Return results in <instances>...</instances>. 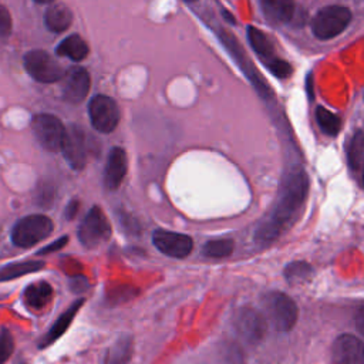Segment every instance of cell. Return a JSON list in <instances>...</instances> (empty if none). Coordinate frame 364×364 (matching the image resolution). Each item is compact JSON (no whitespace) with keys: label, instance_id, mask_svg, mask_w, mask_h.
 Returning a JSON list of instances; mask_svg holds the SVG:
<instances>
[{"label":"cell","instance_id":"1","mask_svg":"<svg viewBox=\"0 0 364 364\" xmlns=\"http://www.w3.org/2000/svg\"><path fill=\"white\" fill-rule=\"evenodd\" d=\"M307 192L309 179L304 169L297 165L287 169L272 210L257 223L255 229L256 245H270L291 226L306 202Z\"/></svg>","mask_w":364,"mask_h":364},{"label":"cell","instance_id":"2","mask_svg":"<svg viewBox=\"0 0 364 364\" xmlns=\"http://www.w3.org/2000/svg\"><path fill=\"white\" fill-rule=\"evenodd\" d=\"M264 318L277 331H290L299 317L296 301L283 291H269L263 296Z\"/></svg>","mask_w":364,"mask_h":364},{"label":"cell","instance_id":"3","mask_svg":"<svg viewBox=\"0 0 364 364\" xmlns=\"http://www.w3.org/2000/svg\"><path fill=\"white\" fill-rule=\"evenodd\" d=\"M54 229L53 220L46 215H28L16 222L11 229V240L16 246L30 247L46 239Z\"/></svg>","mask_w":364,"mask_h":364},{"label":"cell","instance_id":"4","mask_svg":"<svg viewBox=\"0 0 364 364\" xmlns=\"http://www.w3.org/2000/svg\"><path fill=\"white\" fill-rule=\"evenodd\" d=\"M111 232L105 213L98 206H92L78 226V240L85 247L92 249L105 243L111 237Z\"/></svg>","mask_w":364,"mask_h":364},{"label":"cell","instance_id":"5","mask_svg":"<svg viewBox=\"0 0 364 364\" xmlns=\"http://www.w3.org/2000/svg\"><path fill=\"white\" fill-rule=\"evenodd\" d=\"M351 13L343 6H327L313 18L311 28L317 38L328 40L340 34L350 23Z\"/></svg>","mask_w":364,"mask_h":364},{"label":"cell","instance_id":"6","mask_svg":"<svg viewBox=\"0 0 364 364\" xmlns=\"http://www.w3.org/2000/svg\"><path fill=\"white\" fill-rule=\"evenodd\" d=\"M26 71L38 82H55L64 75L60 63L44 50H31L23 58Z\"/></svg>","mask_w":364,"mask_h":364},{"label":"cell","instance_id":"7","mask_svg":"<svg viewBox=\"0 0 364 364\" xmlns=\"http://www.w3.org/2000/svg\"><path fill=\"white\" fill-rule=\"evenodd\" d=\"M233 326L239 337L247 344H259L267 330V321L262 313L252 307H242L236 311Z\"/></svg>","mask_w":364,"mask_h":364},{"label":"cell","instance_id":"8","mask_svg":"<svg viewBox=\"0 0 364 364\" xmlns=\"http://www.w3.org/2000/svg\"><path fill=\"white\" fill-rule=\"evenodd\" d=\"M31 128L37 141L46 151H60L65 128L57 117L51 114H37L33 117Z\"/></svg>","mask_w":364,"mask_h":364},{"label":"cell","instance_id":"9","mask_svg":"<svg viewBox=\"0 0 364 364\" xmlns=\"http://www.w3.org/2000/svg\"><path fill=\"white\" fill-rule=\"evenodd\" d=\"M88 114L92 127L102 132H112L119 121V109L111 97L107 95H95L91 98L88 104Z\"/></svg>","mask_w":364,"mask_h":364},{"label":"cell","instance_id":"10","mask_svg":"<svg viewBox=\"0 0 364 364\" xmlns=\"http://www.w3.org/2000/svg\"><path fill=\"white\" fill-rule=\"evenodd\" d=\"M152 243L161 253L175 259L186 257L193 249L191 236L166 229H155L152 233Z\"/></svg>","mask_w":364,"mask_h":364},{"label":"cell","instance_id":"11","mask_svg":"<svg viewBox=\"0 0 364 364\" xmlns=\"http://www.w3.org/2000/svg\"><path fill=\"white\" fill-rule=\"evenodd\" d=\"M60 151H63L65 161L73 169L81 171L85 166V162H87L85 135L78 125L73 124L64 129V136H63Z\"/></svg>","mask_w":364,"mask_h":364},{"label":"cell","instance_id":"12","mask_svg":"<svg viewBox=\"0 0 364 364\" xmlns=\"http://www.w3.org/2000/svg\"><path fill=\"white\" fill-rule=\"evenodd\" d=\"M334 364H364L363 341L353 334L338 336L331 347Z\"/></svg>","mask_w":364,"mask_h":364},{"label":"cell","instance_id":"13","mask_svg":"<svg viewBox=\"0 0 364 364\" xmlns=\"http://www.w3.org/2000/svg\"><path fill=\"white\" fill-rule=\"evenodd\" d=\"M90 90V75L82 67H71L63 75V98L67 102H81Z\"/></svg>","mask_w":364,"mask_h":364},{"label":"cell","instance_id":"14","mask_svg":"<svg viewBox=\"0 0 364 364\" xmlns=\"http://www.w3.org/2000/svg\"><path fill=\"white\" fill-rule=\"evenodd\" d=\"M128 169V161L127 154L122 148L115 146L109 151L107 158V165L104 169V185L109 191L118 189V186L122 183Z\"/></svg>","mask_w":364,"mask_h":364},{"label":"cell","instance_id":"15","mask_svg":"<svg viewBox=\"0 0 364 364\" xmlns=\"http://www.w3.org/2000/svg\"><path fill=\"white\" fill-rule=\"evenodd\" d=\"M82 303H84L82 299L75 300V301L54 321L53 327L47 331V334L44 336V338L38 343V347H40V348L48 347L50 344H53L55 340H58V338L65 333V330L70 327L71 321L74 320V317H75L77 311L80 310V307L82 306Z\"/></svg>","mask_w":364,"mask_h":364},{"label":"cell","instance_id":"16","mask_svg":"<svg viewBox=\"0 0 364 364\" xmlns=\"http://www.w3.org/2000/svg\"><path fill=\"white\" fill-rule=\"evenodd\" d=\"M260 6L266 18L272 23H287L296 11L294 0H260Z\"/></svg>","mask_w":364,"mask_h":364},{"label":"cell","instance_id":"17","mask_svg":"<svg viewBox=\"0 0 364 364\" xmlns=\"http://www.w3.org/2000/svg\"><path fill=\"white\" fill-rule=\"evenodd\" d=\"M71 21H73L71 10L61 3L50 6L44 14V23L47 28L54 33L65 31L71 26Z\"/></svg>","mask_w":364,"mask_h":364},{"label":"cell","instance_id":"18","mask_svg":"<svg viewBox=\"0 0 364 364\" xmlns=\"http://www.w3.org/2000/svg\"><path fill=\"white\" fill-rule=\"evenodd\" d=\"M53 297V287L47 282H36L26 287L24 301L33 310L44 309Z\"/></svg>","mask_w":364,"mask_h":364},{"label":"cell","instance_id":"19","mask_svg":"<svg viewBox=\"0 0 364 364\" xmlns=\"http://www.w3.org/2000/svg\"><path fill=\"white\" fill-rule=\"evenodd\" d=\"M134 351V343L131 336H121L107 350L104 364H128Z\"/></svg>","mask_w":364,"mask_h":364},{"label":"cell","instance_id":"20","mask_svg":"<svg viewBox=\"0 0 364 364\" xmlns=\"http://www.w3.org/2000/svg\"><path fill=\"white\" fill-rule=\"evenodd\" d=\"M57 54L68 57L74 61H81L88 54V46L87 43L77 34L65 37L57 47Z\"/></svg>","mask_w":364,"mask_h":364},{"label":"cell","instance_id":"21","mask_svg":"<svg viewBox=\"0 0 364 364\" xmlns=\"http://www.w3.org/2000/svg\"><path fill=\"white\" fill-rule=\"evenodd\" d=\"M348 165L351 171L355 173L358 182L361 183L363 175V164H364V135L363 131H357L348 146Z\"/></svg>","mask_w":364,"mask_h":364},{"label":"cell","instance_id":"22","mask_svg":"<svg viewBox=\"0 0 364 364\" xmlns=\"http://www.w3.org/2000/svg\"><path fill=\"white\" fill-rule=\"evenodd\" d=\"M43 267H44V262L41 260H26V262L6 264L0 269V282H6L28 273H34Z\"/></svg>","mask_w":364,"mask_h":364},{"label":"cell","instance_id":"23","mask_svg":"<svg viewBox=\"0 0 364 364\" xmlns=\"http://www.w3.org/2000/svg\"><path fill=\"white\" fill-rule=\"evenodd\" d=\"M233 247H235V242L232 239H215V240L206 242L200 253L205 257L220 259V257L230 256L233 252Z\"/></svg>","mask_w":364,"mask_h":364},{"label":"cell","instance_id":"24","mask_svg":"<svg viewBox=\"0 0 364 364\" xmlns=\"http://www.w3.org/2000/svg\"><path fill=\"white\" fill-rule=\"evenodd\" d=\"M247 38L253 47V50L263 58H272L274 48L270 40L264 33L257 30L256 27H247Z\"/></svg>","mask_w":364,"mask_h":364},{"label":"cell","instance_id":"25","mask_svg":"<svg viewBox=\"0 0 364 364\" xmlns=\"http://www.w3.org/2000/svg\"><path fill=\"white\" fill-rule=\"evenodd\" d=\"M316 119H317V124H318L320 129L324 134L331 135V136L338 134L340 127H341V121H340V118L334 112L326 109L324 107H317V109H316Z\"/></svg>","mask_w":364,"mask_h":364},{"label":"cell","instance_id":"26","mask_svg":"<svg viewBox=\"0 0 364 364\" xmlns=\"http://www.w3.org/2000/svg\"><path fill=\"white\" fill-rule=\"evenodd\" d=\"M313 274L311 266L306 262H293L284 267V276L289 283H301L310 279Z\"/></svg>","mask_w":364,"mask_h":364},{"label":"cell","instance_id":"27","mask_svg":"<svg viewBox=\"0 0 364 364\" xmlns=\"http://www.w3.org/2000/svg\"><path fill=\"white\" fill-rule=\"evenodd\" d=\"M220 361L222 364H245V355L242 348L236 343H225L220 347Z\"/></svg>","mask_w":364,"mask_h":364},{"label":"cell","instance_id":"28","mask_svg":"<svg viewBox=\"0 0 364 364\" xmlns=\"http://www.w3.org/2000/svg\"><path fill=\"white\" fill-rule=\"evenodd\" d=\"M14 350V341L7 330L0 331V364H4Z\"/></svg>","mask_w":364,"mask_h":364},{"label":"cell","instance_id":"29","mask_svg":"<svg viewBox=\"0 0 364 364\" xmlns=\"http://www.w3.org/2000/svg\"><path fill=\"white\" fill-rule=\"evenodd\" d=\"M269 60H270V61H267V67H269L270 71H272L273 74H276L277 77L286 78V77H289V75L291 74V67H290V64H287L286 61L279 60V58H274V57H272V58H269Z\"/></svg>","mask_w":364,"mask_h":364},{"label":"cell","instance_id":"30","mask_svg":"<svg viewBox=\"0 0 364 364\" xmlns=\"http://www.w3.org/2000/svg\"><path fill=\"white\" fill-rule=\"evenodd\" d=\"M11 33V17L9 10L0 4V37H9Z\"/></svg>","mask_w":364,"mask_h":364},{"label":"cell","instance_id":"31","mask_svg":"<svg viewBox=\"0 0 364 364\" xmlns=\"http://www.w3.org/2000/svg\"><path fill=\"white\" fill-rule=\"evenodd\" d=\"M68 242V237L67 236H61L60 239H57V240H54L53 243H50L48 246H46V247H43L40 252H38V255H47V253H51V252H55V250H58V249H61V247H64V245Z\"/></svg>","mask_w":364,"mask_h":364},{"label":"cell","instance_id":"32","mask_svg":"<svg viewBox=\"0 0 364 364\" xmlns=\"http://www.w3.org/2000/svg\"><path fill=\"white\" fill-rule=\"evenodd\" d=\"M71 287L74 289V291H84L88 287V282L85 277H73Z\"/></svg>","mask_w":364,"mask_h":364},{"label":"cell","instance_id":"33","mask_svg":"<svg viewBox=\"0 0 364 364\" xmlns=\"http://www.w3.org/2000/svg\"><path fill=\"white\" fill-rule=\"evenodd\" d=\"M78 206H80L78 200L73 199V200L67 205V208H65V218H67V219H73V218L75 216L77 210H78Z\"/></svg>","mask_w":364,"mask_h":364},{"label":"cell","instance_id":"34","mask_svg":"<svg viewBox=\"0 0 364 364\" xmlns=\"http://www.w3.org/2000/svg\"><path fill=\"white\" fill-rule=\"evenodd\" d=\"M36 3H40V4H48V3H54L55 0H34Z\"/></svg>","mask_w":364,"mask_h":364},{"label":"cell","instance_id":"35","mask_svg":"<svg viewBox=\"0 0 364 364\" xmlns=\"http://www.w3.org/2000/svg\"><path fill=\"white\" fill-rule=\"evenodd\" d=\"M188 1H195V0H188Z\"/></svg>","mask_w":364,"mask_h":364}]
</instances>
